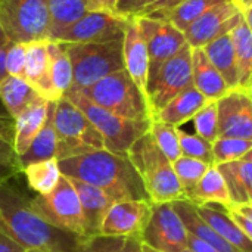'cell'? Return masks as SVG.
<instances>
[{"label": "cell", "mask_w": 252, "mask_h": 252, "mask_svg": "<svg viewBox=\"0 0 252 252\" xmlns=\"http://www.w3.org/2000/svg\"><path fill=\"white\" fill-rule=\"evenodd\" d=\"M59 170L68 179L102 189L115 202L151 201L128 157L99 149L59 161Z\"/></svg>", "instance_id": "cell-1"}, {"label": "cell", "mask_w": 252, "mask_h": 252, "mask_svg": "<svg viewBox=\"0 0 252 252\" xmlns=\"http://www.w3.org/2000/svg\"><path fill=\"white\" fill-rule=\"evenodd\" d=\"M0 230L25 250L74 252L81 238L59 230L41 219L30 199L7 185L0 188Z\"/></svg>", "instance_id": "cell-2"}, {"label": "cell", "mask_w": 252, "mask_h": 252, "mask_svg": "<svg viewBox=\"0 0 252 252\" xmlns=\"http://www.w3.org/2000/svg\"><path fill=\"white\" fill-rule=\"evenodd\" d=\"M127 157L139 173L152 204H170L186 199L173 162L161 152L149 131L136 140Z\"/></svg>", "instance_id": "cell-3"}, {"label": "cell", "mask_w": 252, "mask_h": 252, "mask_svg": "<svg viewBox=\"0 0 252 252\" xmlns=\"http://www.w3.org/2000/svg\"><path fill=\"white\" fill-rule=\"evenodd\" d=\"M80 93L115 115L134 121H152L145 93L137 87L126 69L99 80L87 89L80 90Z\"/></svg>", "instance_id": "cell-4"}, {"label": "cell", "mask_w": 252, "mask_h": 252, "mask_svg": "<svg viewBox=\"0 0 252 252\" xmlns=\"http://www.w3.org/2000/svg\"><path fill=\"white\" fill-rule=\"evenodd\" d=\"M72 65L71 92H80L99 80L123 71V38L108 43H62Z\"/></svg>", "instance_id": "cell-5"}, {"label": "cell", "mask_w": 252, "mask_h": 252, "mask_svg": "<svg viewBox=\"0 0 252 252\" xmlns=\"http://www.w3.org/2000/svg\"><path fill=\"white\" fill-rule=\"evenodd\" d=\"M53 126L58 137V161L105 149L103 139L96 127L87 115L65 96L55 102Z\"/></svg>", "instance_id": "cell-6"}, {"label": "cell", "mask_w": 252, "mask_h": 252, "mask_svg": "<svg viewBox=\"0 0 252 252\" xmlns=\"http://www.w3.org/2000/svg\"><path fill=\"white\" fill-rule=\"evenodd\" d=\"M65 97H68L87 115L96 130L100 133L105 149L112 154L127 157L136 140H139L151 128L152 121H134L115 115L97 106L80 92H69L65 94Z\"/></svg>", "instance_id": "cell-7"}, {"label": "cell", "mask_w": 252, "mask_h": 252, "mask_svg": "<svg viewBox=\"0 0 252 252\" xmlns=\"http://www.w3.org/2000/svg\"><path fill=\"white\" fill-rule=\"evenodd\" d=\"M50 22L47 0H0V27L12 43L49 40Z\"/></svg>", "instance_id": "cell-8"}, {"label": "cell", "mask_w": 252, "mask_h": 252, "mask_svg": "<svg viewBox=\"0 0 252 252\" xmlns=\"http://www.w3.org/2000/svg\"><path fill=\"white\" fill-rule=\"evenodd\" d=\"M30 202L37 214L53 227L87 239L78 193L71 179L61 176L59 183L50 193L37 195Z\"/></svg>", "instance_id": "cell-9"}, {"label": "cell", "mask_w": 252, "mask_h": 252, "mask_svg": "<svg viewBox=\"0 0 252 252\" xmlns=\"http://www.w3.org/2000/svg\"><path fill=\"white\" fill-rule=\"evenodd\" d=\"M190 86H193L192 47L188 44L177 55L149 74L146 94L152 120L170 100Z\"/></svg>", "instance_id": "cell-10"}, {"label": "cell", "mask_w": 252, "mask_h": 252, "mask_svg": "<svg viewBox=\"0 0 252 252\" xmlns=\"http://www.w3.org/2000/svg\"><path fill=\"white\" fill-rule=\"evenodd\" d=\"M130 18L105 12H87L69 27L50 34L59 43H108L124 38Z\"/></svg>", "instance_id": "cell-11"}, {"label": "cell", "mask_w": 252, "mask_h": 252, "mask_svg": "<svg viewBox=\"0 0 252 252\" xmlns=\"http://www.w3.org/2000/svg\"><path fill=\"white\" fill-rule=\"evenodd\" d=\"M188 229L170 204H154L142 242L157 251L180 252L188 248Z\"/></svg>", "instance_id": "cell-12"}, {"label": "cell", "mask_w": 252, "mask_h": 252, "mask_svg": "<svg viewBox=\"0 0 252 252\" xmlns=\"http://www.w3.org/2000/svg\"><path fill=\"white\" fill-rule=\"evenodd\" d=\"M136 22L149 52V74L188 46L183 31L165 19L155 16H136Z\"/></svg>", "instance_id": "cell-13"}, {"label": "cell", "mask_w": 252, "mask_h": 252, "mask_svg": "<svg viewBox=\"0 0 252 252\" xmlns=\"http://www.w3.org/2000/svg\"><path fill=\"white\" fill-rule=\"evenodd\" d=\"M244 21V13L235 0H224L211 7L185 31L188 44L192 49L204 47L213 40L230 34Z\"/></svg>", "instance_id": "cell-14"}, {"label": "cell", "mask_w": 252, "mask_h": 252, "mask_svg": "<svg viewBox=\"0 0 252 252\" xmlns=\"http://www.w3.org/2000/svg\"><path fill=\"white\" fill-rule=\"evenodd\" d=\"M151 201H118L108 210L99 235L114 238H139L152 213Z\"/></svg>", "instance_id": "cell-15"}, {"label": "cell", "mask_w": 252, "mask_h": 252, "mask_svg": "<svg viewBox=\"0 0 252 252\" xmlns=\"http://www.w3.org/2000/svg\"><path fill=\"white\" fill-rule=\"evenodd\" d=\"M221 137L252 142V97L247 90L235 89L217 100Z\"/></svg>", "instance_id": "cell-16"}, {"label": "cell", "mask_w": 252, "mask_h": 252, "mask_svg": "<svg viewBox=\"0 0 252 252\" xmlns=\"http://www.w3.org/2000/svg\"><path fill=\"white\" fill-rule=\"evenodd\" d=\"M123 58L124 69L137 84V87L145 93L148 99V81H149V52L146 43L142 37L136 18H130L128 25L123 38Z\"/></svg>", "instance_id": "cell-17"}, {"label": "cell", "mask_w": 252, "mask_h": 252, "mask_svg": "<svg viewBox=\"0 0 252 252\" xmlns=\"http://www.w3.org/2000/svg\"><path fill=\"white\" fill-rule=\"evenodd\" d=\"M24 80L30 83L40 96L49 102H56L61 99L50 75V61L47 52V40L34 41L28 44L27 59L24 68Z\"/></svg>", "instance_id": "cell-18"}, {"label": "cell", "mask_w": 252, "mask_h": 252, "mask_svg": "<svg viewBox=\"0 0 252 252\" xmlns=\"http://www.w3.org/2000/svg\"><path fill=\"white\" fill-rule=\"evenodd\" d=\"M72 185L78 193L83 217H84V226H86V238L97 236L100 232L102 221L108 213V210L115 202L108 193H105L102 189L90 186L87 183L72 180Z\"/></svg>", "instance_id": "cell-19"}, {"label": "cell", "mask_w": 252, "mask_h": 252, "mask_svg": "<svg viewBox=\"0 0 252 252\" xmlns=\"http://www.w3.org/2000/svg\"><path fill=\"white\" fill-rule=\"evenodd\" d=\"M192 80L193 86L210 102H217L230 92L227 83L211 63L202 47L192 49Z\"/></svg>", "instance_id": "cell-20"}, {"label": "cell", "mask_w": 252, "mask_h": 252, "mask_svg": "<svg viewBox=\"0 0 252 252\" xmlns=\"http://www.w3.org/2000/svg\"><path fill=\"white\" fill-rule=\"evenodd\" d=\"M210 100L202 93H199V90L195 86H190L182 93H179L173 100H170L154 117V120L180 128V126H183L185 123L192 121V118Z\"/></svg>", "instance_id": "cell-21"}, {"label": "cell", "mask_w": 252, "mask_h": 252, "mask_svg": "<svg viewBox=\"0 0 252 252\" xmlns=\"http://www.w3.org/2000/svg\"><path fill=\"white\" fill-rule=\"evenodd\" d=\"M41 100H44V97L24 78L7 75L0 84V102L12 120Z\"/></svg>", "instance_id": "cell-22"}, {"label": "cell", "mask_w": 252, "mask_h": 252, "mask_svg": "<svg viewBox=\"0 0 252 252\" xmlns=\"http://www.w3.org/2000/svg\"><path fill=\"white\" fill-rule=\"evenodd\" d=\"M171 205L176 210V213L179 214V217L183 220V223L190 235L199 238L201 241H204L205 244L213 247L217 252H241L238 251L233 245H230L227 241H224L210 224H207L201 219V216L198 214V211L192 202L182 199V201L171 202Z\"/></svg>", "instance_id": "cell-23"}, {"label": "cell", "mask_w": 252, "mask_h": 252, "mask_svg": "<svg viewBox=\"0 0 252 252\" xmlns=\"http://www.w3.org/2000/svg\"><path fill=\"white\" fill-rule=\"evenodd\" d=\"M52 102L49 100H41L32 106H30L28 109H25L21 115H18L13 120V145H15V151L19 155H22L28 146L31 145V142L34 140V137L40 133V130L43 128L47 115H49V109H50Z\"/></svg>", "instance_id": "cell-24"}, {"label": "cell", "mask_w": 252, "mask_h": 252, "mask_svg": "<svg viewBox=\"0 0 252 252\" xmlns=\"http://www.w3.org/2000/svg\"><path fill=\"white\" fill-rule=\"evenodd\" d=\"M195 208L201 219L238 251L252 252V242L230 219L224 208H219L214 205H195Z\"/></svg>", "instance_id": "cell-25"}, {"label": "cell", "mask_w": 252, "mask_h": 252, "mask_svg": "<svg viewBox=\"0 0 252 252\" xmlns=\"http://www.w3.org/2000/svg\"><path fill=\"white\" fill-rule=\"evenodd\" d=\"M186 201L192 202L193 205L227 207L232 204L226 180L217 165H211L199 183L186 193Z\"/></svg>", "instance_id": "cell-26"}, {"label": "cell", "mask_w": 252, "mask_h": 252, "mask_svg": "<svg viewBox=\"0 0 252 252\" xmlns=\"http://www.w3.org/2000/svg\"><path fill=\"white\" fill-rule=\"evenodd\" d=\"M211 63L221 74L230 90L239 89V72L236 65L235 47L230 34H224L202 47Z\"/></svg>", "instance_id": "cell-27"}, {"label": "cell", "mask_w": 252, "mask_h": 252, "mask_svg": "<svg viewBox=\"0 0 252 252\" xmlns=\"http://www.w3.org/2000/svg\"><path fill=\"white\" fill-rule=\"evenodd\" d=\"M223 174L232 204H252V162L239 159L217 165Z\"/></svg>", "instance_id": "cell-28"}, {"label": "cell", "mask_w": 252, "mask_h": 252, "mask_svg": "<svg viewBox=\"0 0 252 252\" xmlns=\"http://www.w3.org/2000/svg\"><path fill=\"white\" fill-rule=\"evenodd\" d=\"M53 109H55V102H52V105H50L47 120H46L43 128L40 130V133L34 137V140L31 142L28 149L22 155L18 157L19 165L22 170L30 164L56 158L58 137H56L55 126H53Z\"/></svg>", "instance_id": "cell-29"}, {"label": "cell", "mask_w": 252, "mask_h": 252, "mask_svg": "<svg viewBox=\"0 0 252 252\" xmlns=\"http://www.w3.org/2000/svg\"><path fill=\"white\" fill-rule=\"evenodd\" d=\"M13 120L0 109V188L7 185L18 173H22L13 145Z\"/></svg>", "instance_id": "cell-30"}, {"label": "cell", "mask_w": 252, "mask_h": 252, "mask_svg": "<svg viewBox=\"0 0 252 252\" xmlns=\"http://www.w3.org/2000/svg\"><path fill=\"white\" fill-rule=\"evenodd\" d=\"M239 72V89L248 90L252 84V32L244 21L230 32Z\"/></svg>", "instance_id": "cell-31"}, {"label": "cell", "mask_w": 252, "mask_h": 252, "mask_svg": "<svg viewBox=\"0 0 252 252\" xmlns=\"http://www.w3.org/2000/svg\"><path fill=\"white\" fill-rule=\"evenodd\" d=\"M47 52L50 61V75L55 90L62 97L71 92L74 83L72 65L65 52V47L59 41L47 40Z\"/></svg>", "instance_id": "cell-32"}, {"label": "cell", "mask_w": 252, "mask_h": 252, "mask_svg": "<svg viewBox=\"0 0 252 252\" xmlns=\"http://www.w3.org/2000/svg\"><path fill=\"white\" fill-rule=\"evenodd\" d=\"M22 173L30 189L37 195L50 193L56 188L62 176L59 170V161L56 158L30 164L22 170Z\"/></svg>", "instance_id": "cell-33"}, {"label": "cell", "mask_w": 252, "mask_h": 252, "mask_svg": "<svg viewBox=\"0 0 252 252\" xmlns=\"http://www.w3.org/2000/svg\"><path fill=\"white\" fill-rule=\"evenodd\" d=\"M221 1L224 0H183L174 9L154 16L165 19L171 22L174 27H177L180 31H185L190 24H193L205 12H208L211 7L217 6Z\"/></svg>", "instance_id": "cell-34"}, {"label": "cell", "mask_w": 252, "mask_h": 252, "mask_svg": "<svg viewBox=\"0 0 252 252\" xmlns=\"http://www.w3.org/2000/svg\"><path fill=\"white\" fill-rule=\"evenodd\" d=\"M50 10V34L63 30L89 12V0H47Z\"/></svg>", "instance_id": "cell-35"}, {"label": "cell", "mask_w": 252, "mask_h": 252, "mask_svg": "<svg viewBox=\"0 0 252 252\" xmlns=\"http://www.w3.org/2000/svg\"><path fill=\"white\" fill-rule=\"evenodd\" d=\"M252 149L251 140L235 139V137H217L213 142L214 165L227 164L244 159V157Z\"/></svg>", "instance_id": "cell-36"}, {"label": "cell", "mask_w": 252, "mask_h": 252, "mask_svg": "<svg viewBox=\"0 0 252 252\" xmlns=\"http://www.w3.org/2000/svg\"><path fill=\"white\" fill-rule=\"evenodd\" d=\"M179 128L173 127L165 123H159L152 120L149 133L157 143V146L161 149V152L171 161L174 162L182 157L180 151V142H179Z\"/></svg>", "instance_id": "cell-37"}, {"label": "cell", "mask_w": 252, "mask_h": 252, "mask_svg": "<svg viewBox=\"0 0 252 252\" xmlns=\"http://www.w3.org/2000/svg\"><path fill=\"white\" fill-rule=\"evenodd\" d=\"M211 165L199 161V159H195V158H189V157H180L179 159H176L173 162V168H174V173L185 190V196L188 192H190L198 183L199 180L204 177V174L208 171Z\"/></svg>", "instance_id": "cell-38"}, {"label": "cell", "mask_w": 252, "mask_h": 252, "mask_svg": "<svg viewBox=\"0 0 252 252\" xmlns=\"http://www.w3.org/2000/svg\"><path fill=\"white\" fill-rule=\"evenodd\" d=\"M179 131V142H180V151L183 157L199 159L208 165H214V157H213V143L202 139L201 136L190 134L183 130Z\"/></svg>", "instance_id": "cell-39"}, {"label": "cell", "mask_w": 252, "mask_h": 252, "mask_svg": "<svg viewBox=\"0 0 252 252\" xmlns=\"http://www.w3.org/2000/svg\"><path fill=\"white\" fill-rule=\"evenodd\" d=\"M193 128L198 136L208 142H214L220 137L219 130V105L217 102H208L193 118Z\"/></svg>", "instance_id": "cell-40"}, {"label": "cell", "mask_w": 252, "mask_h": 252, "mask_svg": "<svg viewBox=\"0 0 252 252\" xmlns=\"http://www.w3.org/2000/svg\"><path fill=\"white\" fill-rule=\"evenodd\" d=\"M126 238H114V236H93L89 239H83L74 252H120L124 245Z\"/></svg>", "instance_id": "cell-41"}, {"label": "cell", "mask_w": 252, "mask_h": 252, "mask_svg": "<svg viewBox=\"0 0 252 252\" xmlns=\"http://www.w3.org/2000/svg\"><path fill=\"white\" fill-rule=\"evenodd\" d=\"M27 49H28V44L10 43L9 50H7V56H6V71L9 75L24 78Z\"/></svg>", "instance_id": "cell-42"}, {"label": "cell", "mask_w": 252, "mask_h": 252, "mask_svg": "<svg viewBox=\"0 0 252 252\" xmlns=\"http://www.w3.org/2000/svg\"><path fill=\"white\" fill-rule=\"evenodd\" d=\"M223 208L252 242V204H230Z\"/></svg>", "instance_id": "cell-43"}, {"label": "cell", "mask_w": 252, "mask_h": 252, "mask_svg": "<svg viewBox=\"0 0 252 252\" xmlns=\"http://www.w3.org/2000/svg\"><path fill=\"white\" fill-rule=\"evenodd\" d=\"M183 0H148L140 16H154L174 9Z\"/></svg>", "instance_id": "cell-44"}, {"label": "cell", "mask_w": 252, "mask_h": 252, "mask_svg": "<svg viewBox=\"0 0 252 252\" xmlns=\"http://www.w3.org/2000/svg\"><path fill=\"white\" fill-rule=\"evenodd\" d=\"M148 0H118V13L126 18L140 16Z\"/></svg>", "instance_id": "cell-45"}, {"label": "cell", "mask_w": 252, "mask_h": 252, "mask_svg": "<svg viewBox=\"0 0 252 252\" xmlns=\"http://www.w3.org/2000/svg\"><path fill=\"white\" fill-rule=\"evenodd\" d=\"M89 12H105L120 15L118 0H89Z\"/></svg>", "instance_id": "cell-46"}, {"label": "cell", "mask_w": 252, "mask_h": 252, "mask_svg": "<svg viewBox=\"0 0 252 252\" xmlns=\"http://www.w3.org/2000/svg\"><path fill=\"white\" fill-rule=\"evenodd\" d=\"M10 43L12 41L7 38V35L4 34V31L0 27V84L9 75L7 71H6V56H7V50H9Z\"/></svg>", "instance_id": "cell-47"}, {"label": "cell", "mask_w": 252, "mask_h": 252, "mask_svg": "<svg viewBox=\"0 0 252 252\" xmlns=\"http://www.w3.org/2000/svg\"><path fill=\"white\" fill-rule=\"evenodd\" d=\"M27 250L21 247L16 241L7 236L4 232L0 230V252H25Z\"/></svg>", "instance_id": "cell-48"}, {"label": "cell", "mask_w": 252, "mask_h": 252, "mask_svg": "<svg viewBox=\"0 0 252 252\" xmlns=\"http://www.w3.org/2000/svg\"><path fill=\"white\" fill-rule=\"evenodd\" d=\"M188 248L192 252H217L213 247H210L208 244H205L204 241L190 233L188 235Z\"/></svg>", "instance_id": "cell-49"}, {"label": "cell", "mask_w": 252, "mask_h": 252, "mask_svg": "<svg viewBox=\"0 0 252 252\" xmlns=\"http://www.w3.org/2000/svg\"><path fill=\"white\" fill-rule=\"evenodd\" d=\"M120 252H143L142 241L139 238H126Z\"/></svg>", "instance_id": "cell-50"}, {"label": "cell", "mask_w": 252, "mask_h": 252, "mask_svg": "<svg viewBox=\"0 0 252 252\" xmlns=\"http://www.w3.org/2000/svg\"><path fill=\"white\" fill-rule=\"evenodd\" d=\"M242 13H244V18H245V22L248 24L250 30L252 32V6H248L245 9H242Z\"/></svg>", "instance_id": "cell-51"}, {"label": "cell", "mask_w": 252, "mask_h": 252, "mask_svg": "<svg viewBox=\"0 0 252 252\" xmlns=\"http://www.w3.org/2000/svg\"><path fill=\"white\" fill-rule=\"evenodd\" d=\"M235 1L239 4L241 9H245V7H248V6H252V0H235Z\"/></svg>", "instance_id": "cell-52"}, {"label": "cell", "mask_w": 252, "mask_h": 252, "mask_svg": "<svg viewBox=\"0 0 252 252\" xmlns=\"http://www.w3.org/2000/svg\"><path fill=\"white\" fill-rule=\"evenodd\" d=\"M142 247H143V252H161V251L154 250V248H151V247H148V245H145L143 242H142Z\"/></svg>", "instance_id": "cell-53"}, {"label": "cell", "mask_w": 252, "mask_h": 252, "mask_svg": "<svg viewBox=\"0 0 252 252\" xmlns=\"http://www.w3.org/2000/svg\"><path fill=\"white\" fill-rule=\"evenodd\" d=\"M244 159H245V161H251L252 162V149L248 152V154H247V155H245V157H244Z\"/></svg>", "instance_id": "cell-54"}, {"label": "cell", "mask_w": 252, "mask_h": 252, "mask_svg": "<svg viewBox=\"0 0 252 252\" xmlns=\"http://www.w3.org/2000/svg\"><path fill=\"white\" fill-rule=\"evenodd\" d=\"M25 252H46V251H40V250H27Z\"/></svg>", "instance_id": "cell-55"}, {"label": "cell", "mask_w": 252, "mask_h": 252, "mask_svg": "<svg viewBox=\"0 0 252 252\" xmlns=\"http://www.w3.org/2000/svg\"><path fill=\"white\" fill-rule=\"evenodd\" d=\"M247 92H248V93H250V96H251V97H252V84H251V87H250V89H248V90H247Z\"/></svg>", "instance_id": "cell-56"}, {"label": "cell", "mask_w": 252, "mask_h": 252, "mask_svg": "<svg viewBox=\"0 0 252 252\" xmlns=\"http://www.w3.org/2000/svg\"><path fill=\"white\" fill-rule=\"evenodd\" d=\"M180 252H192L189 248H186V250H183V251H180Z\"/></svg>", "instance_id": "cell-57"}]
</instances>
